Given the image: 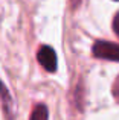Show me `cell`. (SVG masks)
I'll return each instance as SVG.
<instances>
[{
	"mask_svg": "<svg viewBox=\"0 0 119 120\" xmlns=\"http://www.w3.org/2000/svg\"><path fill=\"white\" fill-rule=\"evenodd\" d=\"M115 2H119V0H115Z\"/></svg>",
	"mask_w": 119,
	"mask_h": 120,
	"instance_id": "6",
	"label": "cell"
},
{
	"mask_svg": "<svg viewBox=\"0 0 119 120\" xmlns=\"http://www.w3.org/2000/svg\"><path fill=\"white\" fill-rule=\"evenodd\" d=\"M31 120H48V108L44 105H38L34 109Z\"/></svg>",
	"mask_w": 119,
	"mask_h": 120,
	"instance_id": "3",
	"label": "cell"
},
{
	"mask_svg": "<svg viewBox=\"0 0 119 120\" xmlns=\"http://www.w3.org/2000/svg\"><path fill=\"white\" fill-rule=\"evenodd\" d=\"M38 62L46 68L48 71H55L57 70V55H55V50L49 46H43L38 50Z\"/></svg>",
	"mask_w": 119,
	"mask_h": 120,
	"instance_id": "2",
	"label": "cell"
},
{
	"mask_svg": "<svg viewBox=\"0 0 119 120\" xmlns=\"http://www.w3.org/2000/svg\"><path fill=\"white\" fill-rule=\"evenodd\" d=\"M75 2H78V0H75Z\"/></svg>",
	"mask_w": 119,
	"mask_h": 120,
	"instance_id": "7",
	"label": "cell"
},
{
	"mask_svg": "<svg viewBox=\"0 0 119 120\" xmlns=\"http://www.w3.org/2000/svg\"><path fill=\"white\" fill-rule=\"evenodd\" d=\"M113 30H115V34L119 37V12L115 15V18H113Z\"/></svg>",
	"mask_w": 119,
	"mask_h": 120,
	"instance_id": "5",
	"label": "cell"
},
{
	"mask_svg": "<svg viewBox=\"0 0 119 120\" xmlns=\"http://www.w3.org/2000/svg\"><path fill=\"white\" fill-rule=\"evenodd\" d=\"M113 96H115V99L118 100L119 102V76L116 78V79H115V84H113Z\"/></svg>",
	"mask_w": 119,
	"mask_h": 120,
	"instance_id": "4",
	"label": "cell"
},
{
	"mask_svg": "<svg viewBox=\"0 0 119 120\" xmlns=\"http://www.w3.org/2000/svg\"><path fill=\"white\" fill-rule=\"evenodd\" d=\"M93 55L96 58L119 61V44L108 43V41H98L93 44Z\"/></svg>",
	"mask_w": 119,
	"mask_h": 120,
	"instance_id": "1",
	"label": "cell"
}]
</instances>
